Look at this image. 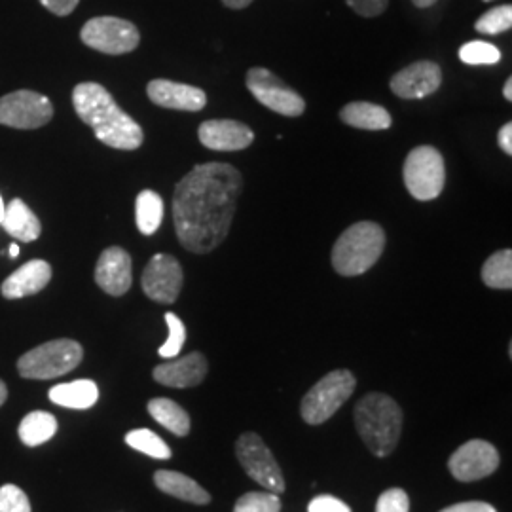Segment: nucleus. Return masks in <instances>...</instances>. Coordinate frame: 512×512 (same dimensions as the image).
I'll return each mask as SVG.
<instances>
[{"label": "nucleus", "instance_id": "obj_9", "mask_svg": "<svg viewBox=\"0 0 512 512\" xmlns=\"http://www.w3.org/2000/svg\"><path fill=\"white\" fill-rule=\"evenodd\" d=\"M236 456L245 473L274 494L285 492V478L274 454L256 433H243L236 442Z\"/></svg>", "mask_w": 512, "mask_h": 512}, {"label": "nucleus", "instance_id": "obj_22", "mask_svg": "<svg viewBox=\"0 0 512 512\" xmlns=\"http://www.w3.org/2000/svg\"><path fill=\"white\" fill-rule=\"evenodd\" d=\"M340 118L351 128L368 129V131H382L389 128L393 122L391 114L384 107L366 103V101L349 103L340 110Z\"/></svg>", "mask_w": 512, "mask_h": 512}, {"label": "nucleus", "instance_id": "obj_7", "mask_svg": "<svg viewBox=\"0 0 512 512\" xmlns=\"http://www.w3.org/2000/svg\"><path fill=\"white\" fill-rule=\"evenodd\" d=\"M403 173L406 190L420 202H431L444 190L446 167L442 154L435 147L414 148L406 156Z\"/></svg>", "mask_w": 512, "mask_h": 512}, {"label": "nucleus", "instance_id": "obj_44", "mask_svg": "<svg viewBox=\"0 0 512 512\" xmlns=\"http://www.w3.org/2000/svg\"><path fill=\"white\" fill-rule=\"evenodd\" d=\"M19 255V247L18 245H16V243H14V245H10V256H12V258H16V256Z\"/></svg>", "mask_w": 512, "mask_h": 512}, {"label": "nucleus", "instance_id": "obj_39", "mask_svg": "<svg viewBox=\"0 0 512 512\" xmlns=\"http://www.w3.org/2000/svg\"><path fill=\"white\" fill-rule=\"evenodd\" d=\"M497 143L499 148L505 152V154H512V124L507 122L503 128L499 129V135H497Z\"/></svg>", "mask_w": 512, "mask_h": 512}, {"label": "nucleus", "instance_id": "obj_27", "mask_svg": "<svg viewBox=\"0 0 512 512\" xmlns=\"http://www.w3.org/2000/svg\"><path fill=\"white\" fill-rule=\"evenodd\" d=\"M482 281L490 289H512V251L501 249L490 256L482 266Z\"/></svg>", "mask_w": 512, "mask_h": 512}, {"label": "nucleus", "instance_id": "obj_20", "mask_svg": "<svg viewBox=\"0 0 512 512\" xmlns=\"http://www.w3.org/2000/svg\"><path fill=\"white\" fill-rule=\"evenodd\" d=\"M0 226L6 230L8 236L23 241V243L35 241L42 232L37 215L19 198L12 200L10 205L4 207V217H2Z\"/></svg>", "mask_w": 512, "mask_h": 512}, {"label": "nucleus", "instance_id": "obj_43", "mask_svg": "<svg viewBox=\"0 0 512 512\" xmlns=\"http://www.w3.org/2000/svg\"><path fill=\"white\" fill-rule=\"evenodd\" d=\"M6 397H8V389H6V384L0 380V406L4 404Z\"/></svg>", "mask_w": 512, "mask_h": 512}, {"label": "nucleus", "instance_id": "obj_41", "mask_svg": "<svg viewBox=\"0 0 512 512\" xmlns=\"http://www.w3.org/2000/svg\"><path fill=\"white\" fill-rule=\"evenodd\" d=\"M503 95L507 101H512V78H507V82L503 86Z\"/></svg>", "mask_w": 512, "mask_h": 512}, {"label": "nucleus", "instance_id": "obj_2", "mask_svg": "<svg viewBox=\"0 0 512 512\" xmlns=\"http://www.w3.org/2000/svg\"><path fill=\"white\" fill-rule=\"evenodd\" d=\"M73 105L80 120L93 129L103 145L118 150H137L143 145L145 135L141 126L116 105L101 84H78L73 92Z\"/></svg>", "mask_w": 512, "mask_h": 512}, {"label": "nucleus", "instance_id": "obj_42", "mask_svg": "<svg viewBox=\"0 0 512 512\" xmlns=\"http://www.w3.org/2000/svg\"><path fill=\"white\" fill-rule=\"evenodd\" d=\"M418 8H429V6H433L437 0H412Z\"/></svg>", "mask_w": 512, "mask_h": 512}, {"label": "nucleus", "instance_id": "obj_45", "mask_svg": "<svg viewBox=\"0 0 512 512\" xmlns=\"http://www.w3.org/2000/svg\"><path fill=\"white\" fill-rule=\"evenodd\" d=\"M4 202H2V196H0V222H2V217H4Z\"/></svg>", "mask_w": 512, "mask_h": 512}, {"label": "nucleus", "instance_id": "obj_46", "mask_svg": "<svg viewBox=\"0 0 512 512\" xmlns=\"http://www.w3.org/2000/svg\"><path fill=\"white\" fill-rule=\"evenodd\" d=\"M484 2H492V0H484Z\"/></svg>", "mask_w": 512, "mask_h": 512}, {"label": "nucleus", "instance_id": "obj_4", "mask_svg": "<svg viewBox=\"0 0 512 512\" xmlns=\"http://www.w3.org/2000/svg\"><path fill=\"white\" fill-rule=\"evenodd\" d=\"M384 228L376 222L363 220L336 239L332 247V268L344 277L368 272L384 253Z\"/></svg>", "mask_w": 512, "mask_h": 512}, {"label": "nucleus", "instance_id": "obj_40", "mask_svg": "<svg viewBox=\"0 0 512 512\" xmlns=\"http://www.w3.org/2000/svg\"><path fill=\"white\" fill-rule=\"evenodd\" d=\"M224 2V6L226 8H232V10H243V8H247L253 0H222Z\"/></svg>", "mask_w": 512, "mask_h": 512}, {"label": "nucleus", "instance_id": "obj_26", "mask_svg": "<svg viewBox=\"0 0 512 512\" xmlns=\"http://www.w3.org/2000/svg\"><path fill=\"white\" fill-rule=\"evenodd\" d=\"M57 433V420L50 412H31L19 423V439L25 446H40Z\"/></svg>", "mask_w": 512, "mask_h": 512}, {"label": "nucleus", "instance_id": "obj_33", "mask_svg": "<svg viewBox=\"0 0 512 512\" xmlns=\"http://www.w3.org/2000/svg\"><path fill=\"white\" fill-rule=\"evenodd\" d=\"M0 512H31L29 497L16 484H4L0 488Z\"/></svg>", "mask_w": 512, "mask_h": 512}, {"label": "nucleus", "instance_id": "obj_18", "mask_svg": "<svg viewBox=\"0 0 512 512\" xmlns=\"http://www.w3.org/2000/svg\"><path fill=\"white\" fill-rule=\"evenodd\" d=\"M207 370H209L207 359L202 353L194 351V353H188L183 359L156 366L152 374L158 384L184 389V387H196L202 384L207 376Z\"/></svg>", "mask_w": 512, "mask_h": 512}, {"label": "nucleus", "instance_id": "obj_11", "mask_svg": "<svg viewBox=\"0 0 512 512\" xmlns=\"http://www.w3.org/2000/svg\"><path fill=\"white\" fill-rule=\"evenodd\" d=\"M54 116L48 97L31 90H19L0 97V124L14 129H37Z\"/></svg>", "mask_w": 512, "mask_h": 512}, {"label": "nucleus", "instance_id": "obj_31", "mask_svg": "<svg viewBox=\"0 0 512 512\" xmlns=\"http://www.w3.org/2000/svg\"><path fill=\"white\" fill-rule=\"evenodd\" d=\"M234 512H281V501L274 492H249L239 497Z\"/></svg>", "mask_w": 512, "mask_h": 512}, {"label": "nucleus", "instance_id": "obj_30", "mask_svg": "<svg viewBox=\"0 0 512 512\" xmlns=\"http://www.w3.org/2000/svg\"><path fill=\"white\" fill-rule=\"evenodd\" d=\"M459 59L465 65H495L501 61V52L490 42H467L459 48Z\"/></svg>", "mask_w": 512, "mask_h": 512}, {"label": "nucleus", "instance_id": "obj_28", "mask_svg": "<svg viewBox=\"0 0 512 512\" xmlns=\"http://www.w3.org/2000/svg\"><path fill=\"white\" fill-rule=\"evenodd\" d=\"M126 444L133 450L154 459L171 458V448L150 429H135L126 435Z\"/></svg>", "mask_w": 512, "mask_h": 512}, {"label": "nucleus", "instance_id": "obj_6", "mask_svg": "<svg viewBox=\"0 0 512 512\" xmlns=\"http://www.w3.org/2000/svg\"><path fill=\"white\" fill-rule=\"evenodd\" d=\"M357 380L349 370H332L323 376L302 399V418L310 425L329 421L355 391Z\"/></svg>", "mask_w": 512, "mask_h": 512}, {"label": "nucleus", "instance_id": "obj_23", "mask_svg": "<svg viewBox=\"0 0 512 512\" xmlns=\"http://www.w3.org/2000/svg\"><path fill=\"white\" fill-rule=\"evenodd\" d=\"M99 399V387L92 380H76L71 384H59L50 389V401L65 408L88 410Z\"/></svg>", "mask_w": 512, "mask_h": 512}, {"label": "nucleus", "instance_id": "obj_13", "mask_svg": "<svg viewBox=\"0 0 512 512\" xmlns=\"http://www.w3.org/2000/svg\"><path fill=\"white\" fill-rule=\"evenodd\" d=\"M448 467L459 482H476L494 475L499 467V452L486 440H469L452 454Z\"/></svg>", "mask_w": 512, "mask_h": 512}, {"label": "nucleus", "instance_id": "obj_1", "mask_svg": "<svg viewBox=\"0 0 512 512\" xmlns=\"http://www.w3.org/2000/svg\"><path fill=\"white\" fill-rule=\"evenodd\" d=\"M243 177L234 165H196L175 186L173 222L186 251L209 255L226 239L236 215Z\"/></svg>", "mask_w": 512, "mask_h": 512}, {"label": "nucleus", "instance_id": "obj_25", "mask_svg": "<svg viewBox=\"0 0 512 512\" xmlns=\"http://www.w3.org/2000/svg\"><path fill=\"white\" fill-rule=\"evenodd\" d=\"M137 228L143 236H152L164 220V200L154 190H143L135 200Z\"/></svg>", "mask_w": 512, "mask_h": 512}, {"label": "nucleus", "instance_id": "obj_29", "mask_svg": "<svg viewBox=\"0 0 512 512\" xmlns=\"http://www.w3.org/2000/svg\"><path fill=\"white\" fill-rule=\"evenodd\" d=\"M512 27V6H495L492 10H488L486 14H482L475 23V29L480 35H501L505 31H509Z\"/></svg>", "mask_w": 512, "mask_h": 512}, {"label": "nucleus", "instance_id": "obj_15", "mask_svg": "<svg viewBox=\"0 0 512 512\" xmlns=\"http://www.w3.org/2000/svg\"><path fill=\"white\" fill-rule=\"evenodd\" d=\"M95 283L110 296L128 293L133 283L131 256L128 251H124L122 247L105 249L95 266Z\"/></svg>", "mask_w": 512, "mask_h": 512}, {"label": "nucleus", "instance_id": "obj_5", "mask_svg": "<svg viewBox=\"0 0 512 512\" xmlns=\"http://www.w3.org/2000/svg\"><path fill=\"white\" fill-rule=\"evenodd\" d=\"M82 357L84 349L78 342L61 338L27 351L18 361V370L27 380H52L73 372Z\"/></svg>", "mask_w": 512, "mask_h": 512}, {"label": "nucleus", "instance_id": "obj_14", "mask_svg": "<svg viewBox=\"0 0 512 512\" xmlns=\"http://www.w3.org/2000/svg\"><path fill=\"white\" fill-rule=\"evenodd\" d=\"M442 71L435 61H416L391 78V92L401 99H423L437 92Z\"/></svg>", "mask_w": 512, "mask_h": 512}, {"label": "nucleus", "instance_id": "obj_24", "mask_svg": "<svg viewBox=\"0 0 512 512\" xmlns=\"http://www.w3.org/2000/svg\"><path fill=\"white\" fill-rule=\"evenodd\" d=\"M148 414L177 437H186L190 433L188 412L171 399H152L148 403Z\"/></svg>", "mask_w": 512, "mask_h": 512}, {"label": "nucleus", "instance_id": "obj_16", "mask_svg": "<svg viewBox=\"0 0 512 512\" xmlns=\"http://www.w3.org/2000/svg\"><path fill=\"white\" fill-rule=\"evenodd\" d=\"M203 147L217 152H236L251 147L255 141L253 129L236 120H207L198 129Z\"/></svg>", "mask_w": 512, "mask_h": 512}, {"label": "nucleus", "instance_id": "obj_32", "mask_svg": "<svg viewBox=\"0 0 512 512\" xmlns=\"http://www.w3.org/2000/svg\"><path fill=\"white\" fill-rule=\"evenodd\" d=\"M165 323L169 329V336H167L164 346L158 349V353L164 359H173L181 353L184 342H186V327L175 313H165Z\"/></svg>", "mask_w": 512, "mask_h": 512}, {"label": "nucleus", "instance_id": "obj_21", "mask_svg": "<svg viewBox=\"0 0 512 512\" xmlns=\"http://www.w3.org/2000/svg\"><path fill=\"white\" fill-rule=\"evenodd\" d=\"M156 486L167 495H173L177 499H183L194 505H207L211 503V495L207 490H203L202 486L192 480L190 476L183 473H175V471H158L154 475Z\"/></svg>", "mask_w": 512, "mask_h": 512}, {"label": "nucleus", "instance_id": "obj_34", "mask_svg": "<svg viewBox=\"0 0 512 512\" xmlns=\"http://www.w3.org/2000/svg\"><path fill=\"white\" fill-rule=\"evenodd\" d=\"M376 512H410V499L401 488H391L378 497Z\"/></svg>", "mask_w": 512, "mask_h": 512}, {"label": "nucleus", "instance_id": "obj_36", "mask_svg": "<svg viewBox=\"0 0 512 512\" xmlns=\"http://www.w3.org/2000/svg\"><path fill=\"white\" fill-rule=\"evenodd\" d=\"M349 8L363 18H376L384 14L389 0H346Z\"/></svg>", "mask_w": 512, "mask_h": 512}, {"label": "nucleus", "instance_id": "obj_8", "mask_svg": "<svg viewBox=\"0 0 512 512\" xmlns=\"http://www.w3.org/2000/svg\"><path fill=\"white\" fill-rule=\"evenodd\" d=\"M80 38L92 50L109 55L129 54L141 42V35L131 21L110 16L90 19L82 27Z\"/></svg>", "mask_w": 512, "mask_h": 512}, {"label": "nucleus", "instance_id": "obj_17", "mask_svg": "<svg viewBox=\"0 0 512 512\" xmlns=\"http://www.w3.org/2000/svg\"><path fill=\"white\" fill-rule=\"evenodd\" d=\"M148 99L164 109L184 110V112H198L205 109L207 95L200 88L171 82V80H152L148 82Z\"/></svg>", "mask_w": 512, "mask_h": 512}, {"label": "nucleus", "instance_id": "obj_38", "mask_svg": "<svg viewBox=\"0 0 512 512\" xmlns=\"http://www.w3.org/2000/svg\"><path fill=\"white\" fill-rule=\"evenodd\" d=\"M440 512H497L490 503L484 501H467V503H458L448 509H442Z\"/></svg>", "mask_w": 512, "mask_h": 512}, {"label": "nucleus", "instance_id": "obj_19", "mask_svg": "<svg viewBox=\"0 0 512 512\" xmlns=\"http://www.w3.org/2000/svg\"><path fill=\"white\" fill-rule=\"evenodd\" d=\"M52 279V266L46 260H31L10 275L2 283V296L8 300H18L46 289Z\"/></svg>", "mask_w": 512, "mask_h": 512}, {"label": "nucleus", "instance_id": "obj_35", "mask_svg": "<svg viewBox=\"0 0 512 512\" xmlns=\"http://www.w3.org/2000/svg\"><path fill=\"white\" fill-rule=\"evenodd\" d=\"M308 512H351V509L334 495H317L311 499Z\"/></svg>", "mask_w": 512, "mask_h": 512}, {"label": "nucleus", "instance_id": "obj_3", "mask_svg": "<svg viewBox=\"0 0 512 512\" xmlns=\"http://www.w3.org/2000/svg\"><path fill=\"white\" fill-rule=\"evenodd\" d=\"M355 427L368 452L387 458L401 439L403 410L389 395L370 393L355 406Z\"/></svg>", "mask_w": 512, "mask_h": 512}, {"label": "nucleus", "instance_id": "obj_10", "mask_svg": "<svg viewBox=\"0 0 512 512\" xmlns=\"http://www.w3.org/2000/svg\"><path fill=\"white\" fill-rule=\"evenodd\" d=\"M247 90L253 93L256 101L281 116H300L306 110V101L302 95L289 88L281 78L264 67L249 69L245 78Z\"/></svg>", "mask_w": 512, "mask_h": 512}, {"label": "nucleus", "instance_id": "obj_12", "mask_svg": "<svg viewBox=\"0 0 512 512\" xmlns=\"http://www.w3.org/2000/svg\"><path fill=\"white\" fill-rule=\"evenodd\" d=\"M183 281L181 262L175 256L158 253L150 258L141 285L150 300L158 304H173L183 291Z\"/></svg>", "mask_w": 512, "mask_h": 512}, {"label": "nucleus", "instance_id": "obj_37", "mask_svg": "<svg viewBox=\"0 0 512 512\" xmlns=\"http://www.w3.org/2000/svg\"><path fill=\"white\" fill-rule=\"evenodd\" d=\"M80 0H40V4L50 10L55 16H69L73 14L74 8Z\"/></svg>", "mask_w": 512, "mask_h": 512}]
</instances>
